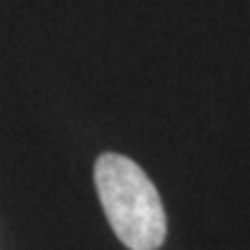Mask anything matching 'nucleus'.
Segmentation results:
<instances>
[{
	"label": "nucleus",
	"mask_w": 250,
	"mask_h": 250,
	"mask_svg": "<svg viewBox=\"0 0 250 250\" xmlns=\"http://www.w3.org/2000/svg\"><path fill=\"white\" fill-rule=\"evenodd\" d=\"M95 188L116 239L130 250H158L167 236V215L153 181L134 160L102 153Z\"/></svg>",
	"instance_id": "obj_1"
}]
</instances>
